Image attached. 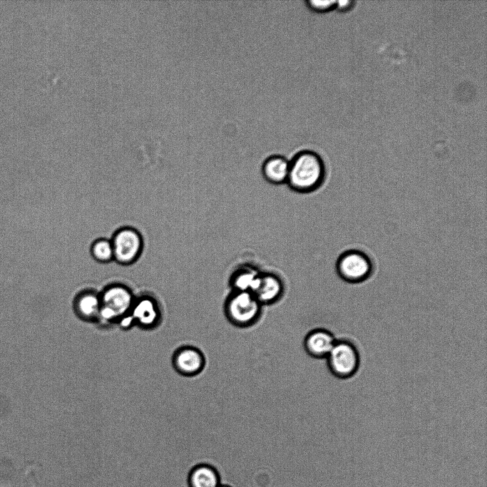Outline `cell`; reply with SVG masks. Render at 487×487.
Instances as JSON below:
<instances>
[{
    "mask_svg": "<svg viewBox=\"0 0 487 487\" xmlns=\"http://www.w3.org/2000/svg\"><path fill=\"white\" fill-rule=\"evenodd\" d=\"M132 319H133L132 317H128L127 318H124L122 320L121 323H122L123 326H128L130 324V323L131 322Z\"/></svg>",
    "mask_w": 487,
    "mask_h": 487,
    "instance_id": "obj_17",
    "label": "cell"
},
{
    "mask_svg": "<svg viewBox=\"0 0 487 487\" xmlns=\"http://www.w3.org/2000/svg\"><path fill=\"white\" fill-rule=\"evenodd\" d=\"M326 359L330 373L342 380L354 376L361 364L357 347L347 339H337Z\"/></svg>",
    "mask_w": 487,
    "mask_h": 487,
    "instance_id": "obj_4",
    "label": "cell"
},
{
    "mask_svg": "<svg viewBox=\"0 0 487 487\" xmlns=\"http://www.w3.org/2000/svg\"><path fill=\"white\" fill-rule=\"evenodd\" d=\"M98 315L105 320H111L124 315L132 307L133 296L124 286L113 285L103 293Z\"/></svg>",
    "mask_w": 487,
    "mask_h": 487,
    "instance_id": "obj_5",
    "label": "cell"
},
{
    "mask_svg": "<svg viewBox=\"0 0 487 487\" xmlns=\"http://www.w3.org/2000/svg\"><path fill=\"white\" fill-rule=\"evenodd\" d=\"M289 170V161L284 156L274 155L268 157L262 165V174L270 183H287Z\"/></svg>",
    "mask_w": 487,
    "mask_h": 487,
    "instance_id": "obj_10",
    "label": "cell"
},
{
    "mask_svg": "<svg viewBox=\"0 0 487 487\" xmlns=\"http://www.w3.org/2000/svg\"><path fill=\"white\" fill-rule=\"evenodd\" d=\"M284 292L281 277L275 273L261 272L252 294L264 305H271L280 301Z\"/></svg>",
    "mask_w": 487,
    "mask_h": 487,
    "instance_id": "obj_7",
    "label": "cell"
},
{
    "mask_svg": "<svg viewBox=\"0 0 487 487\" xmlns=\"http://www.w3.org/2000/svg\"><path fill=\"white\" fill-rule=\"evenodd\" d=\"M91 252L95 259L101 262H107L114 258L113 245L107 240H98L92 245Z\"/></svg>",
    "mask_w": 487,
    "mask_h": 487,
    "instance_id": "obj_15",
    "label": "cell"
},
{
    "mask_svg": "<svg viewBox=\"0 0 487 487\" xmlns=\"http://www.w3.org/2000/svg\"><path fill=\"white\" fill-rule=\"evenodd\" d=\"M261 272L251 265H243L236 269L230 277V285L232 291L253 292Z\"/></svg>",
    "mask_w": 487,
    "mask_h": 487,
    "instance_id": "obj_11",
    "label": "cell"
},
{
    "mask_svg": "<svg viewBox=\"0 0 487 487\" xmlns=\"http://www.w3.org/2000/svg\"><path fill=\"white\" fill-rule=\"evenodd\" d=\"M100 307V297L92 292L82 294L78 297L76 302V308L79 314L87 319H91L98 316Z\"/></svg>",
    "mask_w": 487,
    "mask_h": 487,
    "instance_id": "obj_14",
    "label": "cell"
},
{
    "mask_svg": "<svg viewBox=\"0 0 487 487\" xmlns=\"http://www.w3.org/2000/svg\"><path fill=\"white\" fill-rule=\"evenodd\" d=\"M339 277L349 284H359L369 280L374 272V263L364 251L349 249L338 257L335 264Z\"/></svg>",
    "mask_w": 487,
    "mask_h": 487,
    "instance_id": "obj_3",
    "label": "cell"
},
{
    "mask_svg": "<svg viewBox=\"0 0 487 487\" xmlns=\"http://www.w3.org/2000/svg\"><path fill=\"white\" fill-rule=\"evenodd\" d=\"M263 305L249 292L232 291L224 304L228 322L238 328H247L260 319Z\"/></svg>",
    "mask_w": 487,
    "mask_h": 487,
    "instance_id": "obj_2",
    "label": "cell"
},
{
    "mask_svg": "<svg viewBox=\"0 0 487 487\" xmlns=\"http://www.w3.org/2000/svg\"><path fill=\"white\" fill-rule=\"evenodd\" d=\"M114 258L121 264H130L139 256L143 241L140 234L132 228L118 230L111 241Z\"/></svg>",
    "mask_w": 487,
    "mask_h": 487,
    "instance_id": "obj_6",
    "label": "cell"
},
{
    "mask_svg": "<svg viewBox=\"0 0 487 487\" xmlns=\"http://www.w3.org/2000/svg\"><path fill=\"white\" fill-rule=\"evenodd\" d=\"M336 340L330 330L319 327L310 330L306 334L304 337L303 347L311 357L317 359H326Z\"/></svg>",
    "mask_w": 487,
    "mask_h": 487,
    "instance_id": "obj_8",
    "label": "cell"
},
{
    "mask_svg": "<svg viewBox=\"0 0 487 487\" xmlns=\"http://www.w3.org/2000/svg\"><path fill=\"white\" fill-rule=\"evenodd\" d=\"M205 364L203 352L192 346L180 349L174 357V364L178 371L188 376L200 374L205 369Z\"/></svg>",
    "mask_w": 487,
    "mask_h": 487,
    "instance_id": "obj_9",
    "label": "cell"
},
{
    "mask_svg": "<svg viewBox=\"0 0 487 487\" xmlns=\"http://www.w3.org/2000/svg\"><path fill=\"white\" fill-rule=\"evenodd\" d=\"M307 6L317 12H324L331 10L337 5V1H307Z\"/></svg>",
    "mask_w": 487,
    "mask_h": 487,
    "instance_id": "obj_16",
    "label": "cell"
},
{
    "mask_svg": "<svg viewBox=\"0 0 487 487\" xmlns=\"http://www.w3.org/2000/svg\"><path fill=\"white\" fill-rule=\"evenodd\" d=\"M326 168L321 156L312 150H302L289 161L287 184L295 192L308 193L324 183Z\"/></svg>",
    "mask_w": 487,
    "mask_h": 487,
    "instance_id": "obj_1",
    "label": "cell"
},
{
    "mask_svg": "<svg viewBox=\"0 0 487 487\" xmlns=\"http://www.w3.org/2000/svg\"><path fill=\"white\" fill-rule=\"evenodd\" d=\"M188 483L189 487H218L220 480L213 468L207 465H198L189 472Z\"/></svg>",
    "mask_w": 487,
    "mask_h": 487,
    "instance_id": "obj_12",
    "label": "cell"
},
{
    "mask_svg": "<svg viewBox=\"0 0 487 487\" xmlns=\"http://www.w3.org/2000/svg\"><path fill=\"white\" fill-rule=\"evenodd\" d=\"M218 487H229V486H225V485H220Z\"/></svg>",
    "mask_w": 487,
    "mask_h": 487,
    "instance_id": "obj_18",
    "label": "cell"
},
{
    "mask_svg": "<svg viewBox=\"0 0 487 487\" xmlns=\"http://www.w3.org/2000/svg\"><path fill=\"white\" fill-rule=\"evenodd\" d=\"M158 316L155 302L148 298L138 301L133 309V317L144 326L153 324L158 319Z\"/></svg>",
    "mask_w": 487,
    "mask_h": 487,
    "instance_id": "obj_13",
    "label": "cell"
}]
</instances>
